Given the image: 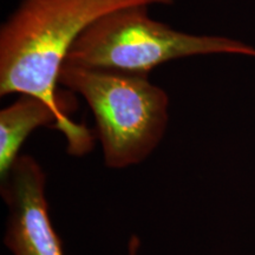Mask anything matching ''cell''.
<instances>
[{
	"instance_id": "3",
	"label": "cell",
	"mask_w": 255,
	"mask_h": 255,
	"mask_svg": "<svg viewBox=\"0 0 255 255\" xmlns=\"http://www.w3.org/2000/svg\"><path fill=\"white\" fill-rule=\"evenodd\" d=\"M59 84L81 95L91 109L108 168L142 163L163 139L169 97L149 77L64 64Z\"/></svg>"
},
{
	"instance_id": "6",
	"label": "cell",
	"mask_w": 255,
	"mask_h": 255,
	"mask_svg": "<svg viewBox=\"0 0 255 255\" xmlns=\"http://www.w3.org/2000/svg\"><path fill=\"white\" fill-rule=\"evenodd\" d=\"M141 251V240L137 235H132L128 242V255H139Z\"/></svg>"
},
{
	"instance_id": "5",
	"label": "cell",
	"mask_w": 255,
	"mask_h": 255,
	"mask_svg": "<svg viewBox=\"0 0 255 255\" xmlns=\"http://www.w3.org/2000/svg\"><path fill=\"white\" fill-rule=\"evenodd\" d=\"M40 127L60 129V121L40 98L20 95L0 111V178H4L20 155L21 145Z\"/></svg>"
},
{
	"instance_id": "1",
	"label": "cell",
	"mask_w": 255,
	"mask_h": 255,
	"mask_svg": "<svg viewBox=\"0 0 255 255\" xmlns=\"http://www.w3.org/2000/svg\"><path fill=\"white\" fill-rule=\"evenodd\" d=\"M175 0H20L0 27V96L30 95L52 108L68 151H91L94 136L69 119L57 92L75 41L108 12L132 5H173Z\"/></svg>"
},
{
	"instance_id": "4",
	"label": "cell",
	"mask_w": 255,
	"mask_h": 255,
	"mask_svg": "<svg viewBox=\"0 0 255 255\" xmlns=\"http://www.w3.org/2000/svg\"><path fill=\"white\" fill-rule=\"evenodd\" d=\"M8 208L4 242L12 255H64L46 200V174L37 159L19 155L1 178Z\"/></svg>"
},
{
	"instance_id": "2",
	"label": "cell",
	"mask_w": 255,
	"mask_h": 255,
	"mask_svg": "<svg viewBox=\"0 0 255 255\" xmlns=\"http://www.w3.org/2000/svg\"><path fill=\"white\" fill-rule=\"evenodd\" d=\"M150 6L108 12L79 36L64 64L145 76L162 64L196 56L235 55L255 58V46L226 36L194 34L155 20Z\"/></svg>"
}]
</instances>
